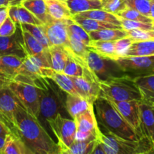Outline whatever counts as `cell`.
Returning <instances> with one entry per match:
<instances>
[{
  "instance_id": "obj_1",
  "label": "cell",
  "mask_w": 154,
  "mask_h": 154,
  "mask_svg": "<svg viewBox=\"0 0 154 154\" xmlns=\"http://www.w3.org/2000/svg\"><path fill=\"white\" fill-rule=\"evenodd\" d=\"M15 134L24 143L32 154H59L57 143L54 142L37 118L32 116L21 103L14 113Z\"/></svg>"
},
{
  "instance_id": "obj_2",
  "label": "cell",
  "mask_w": 154,
  "mask_h": 154,
  "mask_svg": "<svg viewBox=\"0 0 154 154\" xmlns=\"http://www.w3.org/2000/svg\"><path fill=\"white\" fill-rule=\"evenodd\" d=\"M94 108L99 127L129 141H137L141 138L107 99L99 96L94 102Z\"/></svg>"
},
{
  "instance_id": "obj_3",
  "label": "cell",
  "mask_w": 154,
  "mask_h": 154,
  "mask_svg": "<svg viewBox=\"0 0 154 154\" xmlns=\"http://www.w3.org/2000/svg\"><path fill=\"white\" fill-rule=\"evenodd\" d=\"M101 97L109 101L142 100L140 90L134 81L126 75L100 81Z\"/></svg>"
},
{
  "instance_id": "obj_4",
  "label": "cell",
  "mask_w": 154,
  "mask_h": 154,
  "mask_svg": "<svg viewBox=\"0 0 154 154\" xmlns=\"http://www.w3.org/2000/svg\"><path fill=\"white\" fill-rule=\"evenodd\" d=\"M8 86L23 107L32 116L39 120L43 89L27 83L15 81L9 83Z\"/></svg>"
},
{
  "instance_id": "obj_5",
  "label": "cell",
  "mask_w": 154,
  "mask_h": 154,
  "mask_svg": "<svg viewBox=\"0 0 154 154\" xmlns=\"http://www.w3.org/2000/svg\"><path fill=\"white\" fill-rule=\"evenodd\" d=\"M116 61L124 75L133 80L154 75V55L123 57Z\"/></svg>"
},
{
  "instance_id": "obj_6",
  "label": "cell",
  "mask_w": 154,
  "mask_h": 154,
  "mask_svg": "<svg viewBox=\"0 0 154 154\" xmlns=\"http://www.w3.org/2000/svg\"><path fill=\"white\" fill-rule=\"evenodd\" d=\"M47 123L57 138L60 153H62L75 141L76 124L75 120L64 118L60 114H57Z\"/></svg>"
},
{
  "instance_id": "obj_7",
  "label": "cell",
  "mask_w": 154,
  "mask_h": 154,
  "mask_svg": "<svg viewBox=\"0 0 154 154\" xmlns=\"http://www.w3.org/2000/svg\"><path fill=\"white\" fill-rule=\"evenodd\" d=\"M99 127V126H98ZM98 140L106 154H138L139 140L137 141L124 139L103 128Z\"/></svg>"
},
{
  "instance_id": "obj_8",
  "label": "cell",
  "mask_w": 154,
  "mask_h": 154,
  "mask_svg": "<svg viewBox=\"0 0 154 154\" xmlns=\"http://www.w3.org/2000/svg\"><path fill=\"white\" fill-rule=\"evenodd\" d=\"M86 62L89 69L96 75L100 81L125 75L116 60L101 57L91 49Z\"/></svg>"
},
{
  "instance_id": "obj_9",
  "label": "cell",
  "mask_w": 154,
  "mask_h": 154,
  "mask_svg": "<svg viewBox=\"0 0 154 154\" xmlns=\"http://www.w3.org/2000/svg\"><path fill=\"white\" fill-rule=\"evenodd\" d=\"M73 120L76 124L75 141H91L98 139L101 130L98 127L94 105Z\"/></svg>"
},
{
  "instance_id": "obj_10",
  "label": "cell",
  "mask_w": 154,
  "mask_h": 154,
  "mask_svg": "<svg viewBox=\"0 0 154 154\" xmlns=\"http://www.w3.org/2000/svg\"><path fill=\"white\" fill-rule=\"evenodd\" d=\"M20 101L8 85L0 87V119L15 134L14 113Z\"/></svg>"
},
{
  "instance_id": "obj_11",
  "label": "cell",
  "mask_w": 154,
  "mask_h": 154,
  "mask_svg": "<svg viewBox=\"0 0 154 154\" xmlns=\"http://www.w3.org/2000/svg\"><path fill=\"white\" fill-rule=\"evenodd\" d=\"M48 79L49 81L47 87L43 90L39 113V117L41 116L46 122L50 119L54 118L57 114H60V108L63 106V102L60 96L58 94V91L56 89H53L52 81L50 78Z\"/></svg>"
},
{
  "instance_id": "obj_12",
  "label": "cell",
  "mask_w": 154,
  "mask_h": 154,
  "mask_svg": "<svg viewBox=\"0 0 154 154\" xmlns=\"http://www.w3.org/2000/svg\"><path fill=\"white\" fill-rule=\"evenodd\" d=\"M72 19V18H71ZM71 19L56 20L51 18L48 23L43 25L50 45H58L68 49L69 44V33L67 26Z\"/></svg>"
},
{
  "instance_id": "obj_13",
  "label": "cell",
  "mask_w": 154,
  "mask_h": 154,
  "mask_svg": "<svg viewBox=\"0 0 154 154\" xmlns=\"http://www.w3.org/2000/svg\"><path fill=\"white\" fill-rule=\"evenodd\" d=\"M110 102L128 122V124L135 129L140 136H143L140 129V101H110Z\"/></svg>"
},
{
  "instance_id": "obj_14",
  "label": "cell",
  "mask_w": 154,
  "mask_h": 154,
  "mask_svg": "<svg viewBox=\"0 0 154 154\" xmlns=\"http://www.w3.org/2000/svg\"><path fill=\"white\" fill-rule=\"evenodd\" d=\"M0 54H15L22 57L27 55L21 27L17 26L16 32L12 35L0 36Z\"/></svg>"
},
{
  "instance_id": "obj_15",
  "label": "cell",
  "mask_w": 154,
  "mask_h": 154,
  "mask_svg": "<svg viewBox=\"0 0 154 154\" xmlns=\"http://www.w3.org/2000/svg\"><path fill=\"white\" fill-rule=\"evenodd\" d=\"M140 118L142 134L149 138L154 145V105L152 103L140 101Z\"/></svg>"
},
{
  "instance_id": "obj_16",
  "label": "cell",
  "mask_w": 154,
  "mask_h": 154,
  "mask_svg": "<svg viewBox=\"0 0 154 154\" xmlns=\"http://www.w3.org/2000/svg\"><path fill=\"white\" fill-rule=\"evenodd\" d=\"M8 17L14 23L15 25L19 27L20 25L23 23L34 24V25L44 24L22 5L8 6Z\"/></svg>"
},
{
  "instance_id": "obj_17",
  "label": "cell",
  "mask_w": 154,
  "mask_h": 154,
  "mask_svg": "<svg viewBox=\"0 0 154 154\" xmlns=\"http://www.w3.org/2000/svg\"><path fill=\"white\" fill-rule=\"evenodd\" d=\"M24 57L15 54H5L2 56L1 69L3 73L11 81L19 72L24 62Z\"/></svg>"
},
{
  "instance_id": "obj_18",
  "label": "cell",
  "mask_w": 154,
  "mask_h": 154,
  "mask_svg": "<svg viewBox=\"0 0 154 154\" xmlns=\"http://www.w3.org/2000/svg\"><path fill=\"white\" fill-rule=\"evenodd\" d=\"M46 78L52 80L53 82L64 93L79 96L75 90L72 80L71 79L70 77L66 75L63 72H56L52 69H49L47 72Z\"/></svg>"
},
{
  "instance_id": "obj_19",
  "label": "cell",
  "mask_w": 154,
  "mask_h": 154,
  "mask_svg": "<svg viewBox=\"0 0 154 154\" xmlns=\"http://www.w3.org/2000/svg\"><path fill=\"white\" fill-rule=\"evenodd\" d=\"M94 104L89 103L85 99L77 95L66 93L65 100V108L72 119L83 111L88 109Z\"/></svg>"
},
{
  "instance_id": "obj_20",
  "label": "cell",
  "mask_w": 154,
  "mask_h": 154,
  "mask_svg": "<svg viewBox=\"0 0 154 154\" xmlns=\"http://www.w3.org/2000/svg\"><path fill=\"white\" fill-rule=\"evenodd\" d=\"M72 20L74 22L81 26L88 33L92 31L104 29H122V27L120 26L109 23L101 22V21L91 19V18L82 17L79 16L78 14L72 16Z\"/></svg>"
},
{
  "instance_id": "obj_21",
  "label": "cell",
  "mask_w": 154,
  "mask_h": 154,
  "mask_svg": "<svg viewBox=\"0 0 154 154\" xmlns=\"http://www.w3.org/2000/svg\"><path fill=\"white\" fill-rule=\"evenodd\" d=\"M88 48L103 57L114 60H117L119 59L116 52L115 42L91 39Z\"/></svg>"
},
{
  "instance_id": "obj_22",
  "label": "cell",
  "mask_w": 154,
  "mask_h": 154,
  "mask_svg": "<svg viewBox=\"0 0 154 154\" xmlns=\"http://www.w3.org/2000/svg\"><path fill=\"white\" fill-rule=\"evenodd\" d=\"M47 7V11L51 17L56 20L71 19L72 15L67 5L59 0H44Z\"/></svg>"
},
{
  "instance_id": "obj_23",
  "label": "cell",
  "mask_w": 154,
  "mask_h": 154,
  "mask_svg": "<svg viewBox=\"0 0 154 154\" xmlns=\"http://www.w3.org/2000/svg\"><path fill=\"white\" fill-rule=\"evenodd\" d=\"M154 55V39L134 42L125 57H145Z\"/></svg>"
},
{
  "instance_id": "obj_24",
  "label": "cell",
  "mask_w": 154,
  "mask_h": 154,
  "mask_svg": "<svg viewBox=\"0 0 154 154\" xmlns=\"http://www.w3.org/2000/svg\"><path fill=\"white\" fill-rule=\"evenodd\" d=\"M88 34L92 40L110 41V42H115L128 36V31L123 29H104L97 31H92Z\"/></svg>"
},
{
  "instance_id": "obj_25",
  "label": "cell",
  "mask_w": 154,
  "mask_h": 154,
  "mask_svg": "<svg viewBox=\"0 0 154 154\" xmlns=\"http://www.w3.org/2000/svg\"><path fill=\"white\" fill-rule=\"evenodd\" d=\"M21 5L44 24L48 23L52 18L48 14L46 5L44 0H24Z\"/></svg>"
},
{
  "instance_id": "obj_26",
  "label": "cell",
  "mask_w": 154,
  "mask_h": 154,
  "mask_svg": "<svg viewBox=\"0 0 154 154\" xmlns=\"http://www.w3.org/2000/svg\"><path fill=\"white\" fill-rule=\"evenodd\" d=\"M66 3L72 16L81 12L102 8L101 0H66Z\"/></svg>"
},
{
  "instance_id": "obj_27",
  "label": "cell",
  "mask_w": 154,
  "mask_h": 154,
  "mask_svg": "<svg viewBox=\"0 0 154 154\" xmlns=\"http://www.w3.org/2000/svg\"><path fill=\"white\" fill-rule=\"evenodd\" d=\"M51 69L56 72H63L68 58V53L63 47L53 45L49 48Z\"/></svg>"
},
{
  "instance_id": "obj_28",
  "label": "cell",
  "mask_w": 154,
  "mask_h": 154,
  "mask_svg": "<svg viewBox=\"0 0 154 154\" xmlns=\"http://www.w3.org/2000/svg\"><path fill=\"white\" fill-rule=\"evenodd\" d=\"M77 14L80 17H82L91 18V19L101 21V22L109 23L115 24V25L121 26L120 17L118 15L107 12L101 8L93 9V10L81 12V13Z\"/></svg>"
},
{
  "instance_id": "obj_29",
  "label": "cell",
  "mask_w": 154,
  "mask_h": 154,
  "mask_svg": "<svg viewBox=\"0 0 154 154\" xmlns=\"http://www.w3.org/2000/svg\"><path fill=\"white\" fill-rule=\"evenodd\" d=\"M2 154H32L20 138L11 133L5 138Z\"/></svg>"
},
{
  "instance_id": "obj_30",
  "label": "cell",
  "mask_w": 154,
  "mask_h": 154,
  "mask_svg": "<svg viewBox=\"0 0 154 154\" xmlns=\"http://www.w3.org/2000/svg\"><path fill=\"white\" fill-rule=\"evenodd\" d=\"M142 96V100L154 102V75L134 79Z\"/></svg>"
},
{
  "instance_id": "obj_31",
  "label": "cell",
  "mask_w": 154,
  "mask_h": 154,
  "mask_svg": "<svg viewBox=\"0 0 154 154\" xmlns=\"http://www.w3.org/2000/svg\"><path fill=\"white\" fill-rule=\"evenodd\" d=\"M22 30L24 46H25L27 55L39 56L49 52V50L45 49V47L36 38L33 37L29 32L26 30Z\"/></svg>"
},
{
  "instance_id": "obj_32",
  "label": "cell",
  "mask_w": 154,
  "mask_h": 154,
  "mask_svg": "<svg viewBox=\"0 0 154 154\" xmlns=\"http://www.w3.org/2000/svg\"><path fill=\"white\" fill-rule=\"evenodd\" d=\"M43 25L23 23L20 25V27H21V29L29 32L33 37L36 38L45 47V49L49 50V48H51V45H50L49 41H48V37H47L45 30H44Z\"/></svg>"
},
{
  "instance_id": "obj_33",
  "label": "cell",
  "mask_w": 154,
  "mask_h": 154,
  "mask_svg": "<svg viewBox=\"0 0 154 154\" xmlns=\"http://www.w3.org/2000/svg\"><path fill=\"white\" fill-rule=\"evenodd\" d=\"M69 48L66 50L70 51L75 57L86 61L90 48L87 45H85L82 42L71 35H69Z\"/></svg>"
},
{
  "instance_id": "obj_34",
  "label": "cell",
  "mask_w": 154,
  "mask_h": 154,
  "mask_svg": "<svg viewBox=\"0 0 154 154\" xmlns=\"http://www.w3.org/2000/svg\"><path fill=\"white\" fill-rule=\"evenodd\" d=\"M66 51L68 58L63 72L70 77H82L83 75V66L69 51L66 50Z\"/></svg>"
},
{
  "instance_id": "obj_35",
  "label": "cell",
  "mask_w": 154,
  "mask_h": 154,
  "mask_svg": "<svg viewBox=\"0 0 154 154\" xmlns=\"http://www.w3.org/2000/svg\"><path fill=\"white\" fill-rule=\"evenodd\" d=\"M97 140L91 141H79L75 142L61 154H91Z\"/></svg>"
},
{
  "instance_id": "obj_36",
  "label": "cell",
  "mask_w": 154,
  "mask_h": 154,
  "mask_svg": "<svg viewBox=\"0 0 154 154\" xmlns=\"http://www.w3.org/2000/svg\"><path fill=\"white\" fill-rule=\"evenodd\" d=\"M67 29L69 35H71L78 38L79 40L82 42L88 47L89 46L91 41V38L89 36V34L81 26L74 22L72 19L69 21V24H68Z\"/></svg>"
},
{
  "instance_id": "obj_37",
  "label": "cell",
  "mask_w": 154,
  "mask_h": 154,
  "mask_svg": "<svg viewBox=\"0 0 154 154\" xmlns=\"http://www.w3.org/2000/svg\"><path fill=\"white\" fill-rule=\"evenodd\" d=\"M126 8L134 9L145 16L149 17L150 8L152 1L151 0H122Z\"/></svg>"
},
{
  "instance_id": "obj_38",
  "label": "cell",
  "mask_w": 154,
  "mask_h": 154,
  "mask_svg": "<svg viewBox=\"0 0 154 154\" xmlns=\"http://www.w3.org/2000/svg\"><path fill=\"white\" fill-rule=\"evenodd\" d=\"M116 15H118L120 18L131 20L140 21V22L143 23L153 22V20H152L149 17L145 16V15L140 13V12L137 11L132 8H125L124 10L121 11H119Z\"/></svg>"
},
{
  "instance_id": "obj_39",
  "label": "cell",
  "mask_w": 154,
  "mask_h": 154,
  "mask_svg": "<svg viewBox=\"0 0 154 154\" xmlns=\"http://www.w3.org/2000/svg\"><path fill=\"white\" fill-rule=\"evenodd\" d=\"M121 26L126 31L131 29H143L152 30V23H143L140 21L131 20L120 18Z\"/></svg>"
},
{
  "instance_id": "obj_40",
  "label": "cell",
  "mask_w": 154,
  "mask_h": 154,
  "mask_svg": "<svg viewBox=\"0 0 154 154\" xmlns=\"http://www.w3.org/2000/svg\"><path fill=\"white\" fill-rule=\"evenodd\" d=\"M103 10L117 14L119 11L126 8L122 0H101Z\"/></svg>"
},
{
  "instance_id": "obj_41",
  "label": "cell",
  "mask_w": 154,
  "mask_h": 154,
  "mask_svg": "<svg viewBox=\"0 0 154 154\" xmlns=\"http://www.w3.org/2000/svg\"><path fill=\"white\" fill-rule=\"evenodd\" d=\"M134 42V40L131 37L122 38L117 41H115V45H116V52L119 58L123 57L125 56L127 51L130 45Z\"/></svg>"
},
{
  "instance_id": "obj_42",
  "label": "cell",
  "mask_w": 154,
  "mask_h": 154,
  "mask_svg": "<svg viewBox=\"0 0 154 154\" xmlns=\"http://www.w3.org/2000/svg\"><path fill=\"white\" fill-rule=\"evenodd\" d=\"M128 36L131 37L134 40V42L154 39V35L152 30L131 29L128 31Z\"/></svg>"
},
{
  "instance_id": "obj_43",
  "label": "cell",
  "mask_w": 154,
  "mask_h": 154,
  "mask_svg": "<svg viewBox=\"0 0 154 154\" xmlns=\"http://www.w3.org/2000/svg\"><path fill=\"white\" fill-rule=\"evenodd\" d=\"M17 26L9 17L0 26V36H10L16 32Z\"/></svg>"
},
{
  "instance_id": "obj_44",
  "label": "cell",
  "mask_w": 154,
  "mask_h": 154,
  "mask_svg": "<svg viewBox=\"0 0 154 154\" xmlns=\"http://www.w3.org/2000/svg\"><path fill=\"white\" fill-rule=\"evenodd\" d=\"M8 17V6H0V26Z\"/></svg>"
},
{
  "instance_id": "obj_45",
  "label": "cell",
  "mask_w": 154,
  "mask_h": 154,
  "mask_svg": "<svg viewBox=\"0 0 154 154\" xmlns=\"http://www.w3.org/2000/svg\"><path fill=\"white\" fill-rule=\"evenodd\" d=\"M2 54H0V87L4 85H8L11 81L6 77V75L3 73L2 70L1 69V63H2Z\"/></svg>"
},
{
  "instance_id": "obj_46",
  "label": "cell",
  "mask_w": 154,
  "mask_h": 154,
  "mask_svg": "<svg viewBox=\"0 0 154 154\" xmlns=\"http://www.w3.org/2000/svg\"><path fill=\"white\" fill-rule=\"evenodd\" d=\"M11 133V132L8 127L5 125V123L0 119V135L6 137L8 135H9V134Z\"/></svg>"
},
{
  "instance_id": "obj_47",
  "label": "cell",
  "mask_w": 154,
  "mask_h": 154,
  "mask_svg": "<svg viewBox=\"0 0 154 154\" xmlns=\"http://www.w3.org/2000/svg\"><path fill=\"white\" fill-rule=\"evenodd\" d=\"M91 154H106L104 150V148H103V146L101 144V141L98 139L97 140L96 143H95V145L94 147L93 151H92Z\"/></svg>"
},
{
  "instance_id": "obj_48",
  "label": "cell",
  "mask_w": 154,
  "mask_h": 154,
  "mask_svg": "<svg viewBox=\"0 0 154 154\" xmlns=\"http://www.w3.org/2000/svg\"><path fill=\"white\" fill-rule=\"evenodd\" d=\"M24 0H8V6L20 5L22 4Z\"/></svg>"
},
{
  "instance_id": "obj_49",
  "label": "cell",
  "mask_w": 154,
  "mask_h": 154,
  "mask_svg": "<svg viewBox=\"0 0 154 154\" xmlns=\"http://www.w3.org/2000/svg\"><path fill=\"white\" fill-rule=\"evenodd\" d=\"M5 138L6 137L0 135V154H2V153L3 147H4L5 142Z\"/></svg>"
},
{
  "instance_id": "obj_50",
  "label": "cell",
  "mask_w": 154,
  "mask_h": 154,
  "mask_svg": "<svg viewBox=\"0 0 154 154\" xmlns=\"http://www.w3.org/2000/svg\"><path fill=\"white\" fill-rule=\"evenodd\" d=\"M149 17L154 21V2H152V4H151L150 15H149Z\"/></svg>"
},
{
  "instance_id": "obj_51",
  "label": "cell",
  "mask_w": 154,
  "mask_h": 154,
  "mask_svg": "<svg viewBox=\"0 0 154 154\" xmlns=\"http://www.w3.org/2000/svg\"><path fill=\"white\" fill-rule=\"evenodd\" d=\"M0 6H8V0H0Z\"/></svg>"
},
{
  "instance_id": "obj_52",
  "label": "cell",
  "mask_w": 154,
  "mask_h": 154,
  "mask_svg": "<svg viewBox=\"0 0 154 154\" xmlns=\"http://www.w3.org/2000/svg\"><path fill=\"white\" fill-rule=\"evenodd\" d=\"M152 32L153 33V35H154V21L152 22Z\"/></svg>"
},
{
  "instance_id": "obj_53",
  "label": "cell",
  "mask_w": 154,
  "mask_h": 154,
  "mask_svg": "<svg viewBox=\"0 0 154 154\" xmlns=\"http://www.w3.org/2000/svg\"><path fill=\"white\" fill-rule=\"evenodd\" d=\"M59 1H61V2H66V0H59Z\"/></svg>"
}]
</instances>
